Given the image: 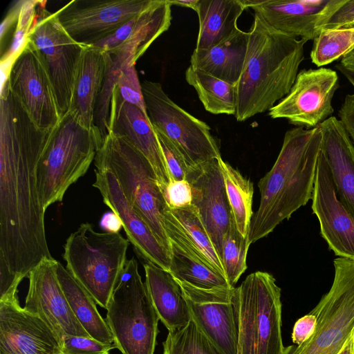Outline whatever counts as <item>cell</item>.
<instances>
[{"label":"cell","mask_w":354,"mask_h":354,"mask_svg":"<svg viewBox=\"0 0 354 354\" xmlns=\"http://www.w3.org/2000/svg\"><path fill=\"white\" fill-rule=\"evenodd\" d=\"M37 0H24L19 18L11 35L10 43L1 55V68L2 81L6 80L15 59L28 41L37 11Z\"/></svg>","instance_id":"8d00e7d4"},{"label":"cell","mask_w":354,"mask_h":354,"mask_svg":"<svg viewBox=\"0 0 354 354\" xmlns=\"http://www.w3.org/2000/svg\"><path fill=\"white\" fill-rule=\"evenodd\" d=\"M8 85L34 123L50 131L62 115L43 56L28 39L8 73Z\"/></svg>","instance_id":"7c38bea8"},{"label":"cell","mask_w":354,"mask_h":354,"mask_svg":"<svg viewBox=\"0 0 354 354\" xmlns=\"http://www.w3.org/2000/svg\"><path fill=\"white\" fill-rule=\"evenodd\" d=\"M339 0H245L247 8L272 28L307 41L314 40Z\"/></svg>","instance_id":"ffe728a7"},{"label":"cell","mask_w":354,"mask_h":354,"mask_svg":"<svg viewBox=\"0 0 354 354\" xmlns=\"http://www.w3.org/2000/svg\"><path fill=\"white\" fill-rule=\"evenodd\" d=\"M171 6H177L180 7L189 8L197 10L199 0H169Z\"/></svg>","instance_id":"c3c4849f"},{"label":"cell","mask_w":354,"mask_h":354,"mask_svg":"<svg viewBox=\"0 0 354 354\" xmlns=\"http://www.w3.org/2000/svg\"><path fill=\"white\" fill-rule=\"evenodd\" d=\"M171 5L162 0L152 19L133 37L119 47L109 52V61L104 86L95 113L94 124L104 139L107 134L110 103L124 64H136L150 45L167 31L171 21Z\"/></svg>","instance_id":"7402d4cb"},{"label":"cell","mask_w":354,"mask_h":354,"mask_svg":"<svg viewBox=\"0 0 354 354\" xmlns=\"http://www.w3.org/2000/svg\"><path fill=\"white\" fill-rule=\"evenodd\" d=\"M218 162L236 227L242 236L247 237L253 216V183L221 157Z\"/></svg>","instance_id":"d6a6232c"},{"label":"cell","mask_w":354,"mask_h":354,"mask_svg":"<svg viewBox=\"0 0 354 354\" xmlns=\"http://www.w3.org/2000/svg\"><path fill=\"white\" fill-rule=\"evenodd\" d=\"M23 3L24 0L15 1L1 22L0 28L1 50L3 47L4 43L8 41L10 32L12 31V34L13 32Z\"/></svg>","instance_id":"f6af8a7d"},{"label":"cell","mask_w":354,"mask_h":354,"mask_svg":"<svg viewBox=\"0 0 354 354\" xmlns=\"http://www.w3.org/2000/svg\"><path fill=\"white\" fill-rule=\"evenodd\" d=\"M352 351L353 354H354V330L352 335Z\"/></svg>","instance_id":"f5cc1de1"},{"label":"cell","mask_w":354,"mask_h":354,"mask_svg":"<svg viewBox=\"0 0 354 354\" xmlns=\"http://www.w3.org/2000/svg\"><path fill=\"white\" fill-rule=\"evenodd\" d=\"M94 164L96 169L109 170L114 174L131 207L169 252L164 223L169 206L145 156L127 138L108 131Z\"/></svg>","instance_id":"5b68a950"},{"label":"cell","mask_w":354,"mask_h":354,"mask_svg":"<svg viewBox=\"0 0 354 354\" xmlns=\"http://www.w3.org/2000/svg\"><path fill=\"white\" fill-rule=\"evenodd\" d=\"M164 223L169 241H175L192 250L208 265L225 275L219 255L193 205L175 209L168 207L165 212Z\"/></svg>","instance_id":"4316f807"},{"label":"cell","mask_w":354,"mask_h":354,"mask_svg":"<svg viewBox=\"0 0 354 354\" xmlns=\"http://www.w3.org/2000/svg\"><path fill=\"white\" fill-rule=\"evenodd\" d=\"M317 324V317L313 310L299 318L293 326L292 342L296 345H300L306 342L313 335Z\"/></svg>","instance_id":"ee69618b"},{"label":"cell","mask_w":354,"mask_h":354,"mask_svg":"<svg viewBox=\"0 0 354 354\" xmlns=\"http://www.w3.org/2000/svg\"><path fill=\"white\" fill-rule=\"evenodd\" d=\"M39 1L28 40L43 56L50 75L62 117L68 112L76 68L85 46L75 41L60 24L55 12Z\"/></svg>","instance_id":"8fae6325"},{"label":"cell","mask_w":354,"mask_h":354,"mask_svg":"<svg viewBox=\"0 0 354 354\" xmlns=\"http://www.w3.org/2000/svg\"><path fill=\"white\" fill-rule=\"evenodd\" d=\"M103 138L70 113L49 132L37 167L39 197L45 210L62 202L65 193L88 171Z\"/></svg>","instance_id":"277c9868"},{"label":"cell","mask_w":354,"mask_h":354,"mask_svg":"<svg viewBox=\"0 0 354 354\" xmlns=\"http://www.w3.org/2000/svg\"><path fill=\"white\" fill-rule=\"evenodd\" d=\"M169 272L175 279L205 289L232 287L225 275L208 265L192 250L175 241L169 240Z\"/></svg>","instance_id":"4dcf8cb0"},{"label":"cell","mask_w":354,"mask_h":354,"mask_svg":"<svg viewBox=\"0 0 354 354\" xmlns=\"http://www.w3.org/2000/svg\"><path fill=\"white\" fill-rule=\"evenodd\" d=\"M250 33L239 28L227 40L207 49H194L191 66L230 84L236 85L242 73Z\"/></svg>","instance_id":"83f0119b"},{"label":"cell","mask_w":354,"mask_h":354,"mask_svg":"<svg viewBox=\"0 0 354 354\" xmlns=\"http://www.w3.org/2000/svg\"><path fill=\"white\" fill-rule=\"evenodd\" d=\"M340 64L346 68L354 71V48L342 57Z\"/></svg>","instance_id":"681fc988"},{"label":"cell","mask_w":354,"mask_h":354,"mask_svg":"<svg viewBox=\"0 0 354 354\" xmlns=\"http://www.w3.org/2000/svg\"><path fill=\"white\" fill-rule=\"evenodd\" d=\"M135 64L127 63L122 66L115 86L124 100L135 105L147 115L141 83Z\"/></svg>","instance_id":"f35d334b"},{"label":"cell","mask_w":354,"mask_h":354,"mask_svg":"<svg viewBox=\"0 0 354 354\" xmlns=\"http://www.w3.org/2000/svg\"><path fill=\"white\" fill-rule=\"evenodd\" d=\"M156 133L164 156L170 180H186L189 167L187 165L184 158L169 139L157 131Z\"/></svg>","instance_id":"60d3db41"},{"label":"cell","mask_w":354,"mask_h":354,"mask_svg":"<svg viewBox=\"0 0 354 354\" xmlns=\"http://www.w3.org/2000/svg\"><path fill=\"white\" fill-rule=\"evenodd\" d=\"M162 346V354H223L192 319L183 327L169 331Z\"/></svg>","instance_id":"e575fe53"},{"label":"cell","mask_w":354,"mask_h":354,"mask_svg":"<svg viewBox=\"0 0 354 354\" xmlns=\"http://www.w3.org/2000/svg\"><path fill=\"white\" fill-rule=\"evenodd\" d=\"M239 295L237 354H282L281 288L270 273L247 276Z\"/></svg>","instance_id":"ba28073f"},{"label":"cell","mask_w":354,"mask_h":354,"mask_svg":"<svg viewBox=\"0 0 354 354\" xmlns=\"http://www.w3.org/2000/svg\"><path fill=\"white\" fill-rule=\"evenodd\" d=\"M339 354H353L352 351V336L347 342L344 348L341 350Z\"/></svg>","instance_id":"816d5d0a"},{"label":"cell","mask_w":354,"mask_h":354,"mask_svg":"<svg viewBox=\"0 0 354 354\" xmlns=\"http://www.w3.org/2000/svg\"><path fill=\"white\" fill-rule=\"evenodd\" d=\"M250 245L248 236L241 234L233 220L225 235L221 255L225 276L232 287H234L247 269L246 259Z\"/></svg>","instance_id":"d590c367"},{"label":"cell","mask_w":354,"mask_h":354,"mask_svg":"<svg viewBox=\"0 0 354 354\" xmlns=\"http://www.w3.org/2000/svg\"><path fill=\"white\" fill-rule=\"evenodd\" d=\"M161 1L155 0L149 8L129 19L111 35L91 44V46L106 53L119 47L149 23L156 14Z\"/></svg>","instance_id":"74e56055"},{"label":"cell","mask_w":354,"mask_h":354,"mask_svg":"<svg viewBox=\"0 0 354 354\" xmlns=\"http://www.w3.org/2000/svg\"><path fill=\"white\" fill-rule=\"evenodd\" d=\"M311 200L313 212L319 222L321 236L328 248L339 257L354 260V217L337 196L321 149Z\"/></svg>","instance_id":"e0dca14e"},{"label":"cell","mask_w":354,"mask_h":354,"mask_svg":"<svg viewBox=\"0 0 354 354\" xmlns=\"http://www.w3.org/2000/svg\"><path fill=\"white\" fill-rule=\"evenodd\" d=\"M106 310L116 348L122 354H153L160 319L135 258L127 260Z\"/></svg>","instance_id":"52a82bcc"},{"label":"cell","mask_w":354,"mask_h":354,"mask_svg":"<svg viewBox=\"0 0 354 354\" xmlns=\"http://www.w3.org/2000/svg\"><path fill=\"white\" fill-rule=\"evenodd\" d=\"M249 33L244 67L235 85L239 122L270 111L289 93L308 41L272 28L256 14Z\"/></svg>","instance_id":"3957f363"},{"label":"cell","mask_w":354,"mask_h":354,"mask_svg":"<svg viewBox=\"0 0 354 354\" xmlns=\"http://www.w3.org/2000/svg\"><path fill=\"white\" fill-rule=\"evenodd\" d=\"M354 48V28L322 30L314 39L310 53L317 66L327 65L344 57Z\"/></svg>","instance_id":"836d02e7"},{"label":"cell","mask_w":354,"mask_h":354,"mask_svg":"<svg viewBox=\"0 0 354 354\" xmlns=\"http://www.w3.org/2000/svg\"><path fill=\"white\" fill-rule=\"evenodd\" d=\"M339 86L337 73L330 68L301 70L289 93L270 109L269 115L316 127L333 113L332 100Z\"/></svg>","instance_id":"9a60e30c"},{"label":"cell","mask_w":354,"mask_h":354,"mask_svg":"<svg viewBox=\"0 0 354 354\" xmlns=\"http://www.w3.org/2000/svg\"><path fill=\"white\" fill-rule=\"evenodd\" d=\"M162 194L170 209H180L192 205V188L187 180H171Z\"/></svg>","instance_id":"b9f144b4"},{"label":"cell","mask_w":354,"mask_h":354,"mask_svg":"<svg viewBox=\"0 0 354 354\" xmlns=\"http://www.w3.org/2000/svg\"><path fill=\"white\" fill-rule=\"evenodd\" d=\"M336 68L346 77L349 82L354 86V71L344 68L340 64Z\"/></svg>","instance_id":"f907efd6"},{"label":"cell","mask_w":354,"mask_h":354,"mask_svg":"<svg viewBox=\"0 0 354 354\" xmlns=\"http://www.w3.org/2000/svg\"><path fill=\"white\" fill-rule=\"evenodd\" d=\"M141 87L153 129L173 143L189 167L221 157L207 124L176 104L160 83L144 80Z\"/></svg>","instance_id":"30bf717a"},{"label":"cell","mask_w":354,"mask_h":354,"mask_svg":"<svg viewBox=\"0 0 354 354\" xmlns=\"http://www.w3.org/2000/svg\"><path fill=\"white\" fill-rule=\"evenodd\" d=\"M354 28V0H339L327 20L320 26L322 30Z\"/></svg>","instance_id":"7bdbcfd3"},{"label":"cell","mask_w":354,"mask_h":354,"mask_svg":"<svg viewBox=\"0 0 354 354\" xmlns=\"http://www.w3.org/2000/svg\"><path fill=\"white\" fill-rule=\"evenodd\" d=\"M0 354H61V346L46 323L21 307L17 297L0 300Z\"/></svg>","instance_id":"44dd1931"},{"label":"cell","mask_w":354,"mask_h":354,"mask_svg":"<svg viewBox=\"0 0 354 354\" xmlns=\"http://www.w3.org/2000/svg\"><path fill=\"white\" fill-rule=\"evenodd\" d=\"M176 281L182 289L192 319L201 332L223 354H237V288L205 289Z\"/></svg>","instance_id":"4fadbf2b"},{"label":"cell","mask_w":354,"mask_h":354,"mask_svg":"<svg viewBox=\"0 0 354 354\" xmlns=\"http://www.w3.org/2000/svg\"><path fill=\"white\" fill-rule=\"evenodd\" d=\"M145 285L158 315L169 331L185 326L192 319L178 282L167 270L149 262L144 265Z\"/></svg>","instance_id":"484cf974"},{"label":"cell","mask_w":354,"mask_h":354,"mask_svg":"<svg viewBox=\"0 0 354 354\" xmlns=\"http://www.w3.org/2000/svg\"><path fill=\"white\" fill-rule=\"evenodd\" d=\"M57 275L73 313L89 336L104 344H114L111 331L91 294L59 262Z\"/></svg>","instance_id":"f546056e"},{"label":"cell","mask_w":354,"mask_h":354,"mask_svg":"<svg viewBox=\"0 0 354 354\" xmlns=\"http://www.w3.org/2000/svg\"><path fill=\"white\" fill-rule=\"evenodd\" d=\"M185 80L194 87L206 111L213 114L234 115L236 106L235 85L191 65L185 71Z\"/></svg>","instance_id":"1f68e13d"},{"label":"cell","mask_w":354,"mask_h":354,"mask_svg":"<svg viewBox=\"0 0 354 354\" xmlns=\"http://www.w3.org/2000/svg\"><path fill=\"white\" fill-rule=\"evenodd\" d=\"M155 0H73L55 12L67 33L77 42L91 45L111 35Z\"/></svg>","instance_id":"5bb4252c"},{"label":"cell","mask_w":354,"mask_h":354,"mask_svg":"<svg viewBox=\"0 0 354 354\" xmlns=\"http://www.w3.org/2000/svg\"><path fill=\"white\" fill-rule=\"evenodd\" d=\"M186 180L192 188V205L221 259L223 239L234 218L218 159L189 167Z\"/></svg>","instance_id":"ac0fdd59"},{"label":"cell","mask_w":354,"mask_h":354,"mask_svg":"<svg viewBox=\"0 0 354 354\" xmlns=\"http://www.w3.org/2000/svg\"><path fill=\"white\" fill-rule=\"evenodd\" d=\"M322 140L319 126L286 132L275 162L258 183L261 197L250 223V244L268 235L312 198Z\"/></svg>","instance_id":"7a4b0ae2"},{"label":"cell","mask_w":354,"mask_h":354,"mask_svg":"<svg viewBox=\"0 0 354 354\" xmlns=\"http://www.w3.org/2000/svg\"><path fill=\"white\" fill-rule=\"evenodd\" d=\"M101 226L106 230V232H118L122 223L117 215L113 212L104 214L100 221Z\"/></svg>","instance_id":"7dc6e473"},{"label":"cell","mask_w":354,"mask_h":354,"mask_svg":"<svg viewBox=\"0 0 354 354\" xmlns=\"http://www.w3.org/2000/svg\"><path fill=\"white\" fill-rule=\"evenodd\" d=\"M93 186L103 202L118 216L127 239L146 262L169 272L170 253L160 242L146 221L131 207L114 174L109 170L95 169Z\"/></svg>","instance_id":"d6986e66"},{"label":"cell","mask_w":354,"mask_h":354,"mask_svg":"<svg viewBox=\"0 0 354 354\" xmlns=\"http://www.w3.org/2000/svg\"><path fill=\"white\" fill-rule=\"evenodd\" d=\"M248 8L245 0H199V30L195 49H207L232 37L237 20Z\"/></svg>","instance_id":"f1b7e54d"},{"label":"cell","mask_w":354,"mask_h":354,"mask_svg":"<svg viewBox=\"0 0 354 354\" xmlns=\"http://www.w3.org/2000/svg\"><path fill=\"white\" fill-rule=\"evenodd\" d=\"M50 131L32 120L8 85L0 95V299L44 259L47 243L37 167Z\"/></svg>","instance_id":"6da1fadb"},{"label":"cell","mask_w":354,"mask_h":354,"mask_svg":"<svg viewBox=\"0 0 354 354\" xmlns=\"http://www.w3.org/2000/svg\"><path fill=\"white\" fill-rule=\"evenodd\" d=\"M58 261L44 259L28 274L24 308L41 318L59 343L66 336L90 337L73 313L57 275Z\"/></svg>","instance_id":"2e32d148"},{"label":"cell","mask_w":354,"mask_h":354,"mask_svg":"<svg viewBox=\"0 0 354 354\" xmlns=\"http://www.w3.org/2000/svg\"><path fill=\"white\" fill-rule=\"evenodd\" d=\"M61 354H109L114 344L102 343L91 337L66 336L60 342Z\"/></svg>","instance_id":"ab89813d"},{"label":"cell","mask_w":354,"mask_h":354,"mask_svg":"<svg viewBox=\"0 0 354 354\" xmlns=\"http://www.w3.org/2000/svg\"><path fill=\"white\" fill-rule=\"evenodd\" d=\"M108 131L127 138L145 156L162 192L170 178L156 133L148 115L124 100L116 86L111 99Z\"/></svg>","instance_id":"603a6c76"},{"label":"cell","mask_w":354,"mask_h":354,"mask_svg":"<svg viewBox=\"0 0 354 354\" xmlns=\"http://www.w3.org/2000/svg\"><path fill=\"white\" fill-rule=\"evenodd\" d=\"M108 61V53L87 45L76 68L68 112L90 129L96 128L95 109L104 86Z\"/></svg>","instance_id":"d4e9b609"},{"label":"cell","mask_w":354,"mask_h":354,"mask_svg":"<svg viewBox=\"0 0 354 354\" xmlns=\"http://www.w3.org/2000/svg\"><path fill=\"white\" fill-rule=\"evenodd\" d=\"M338 115L340 122L354 145V94L345 97Z\"/></svg>","instance_id":"bcb514c9"},{"label":"cell","mask_w":354,"mask_h":354,"mask_svg":"<svg viewBox=\"0 0 354 354\" xmlns=\"http://www.w3.org/2000/svg\"><path fill=\"white\" fill-rule=\"evenodd\" d=\"M329 291L312 310L317 317L313 335L282 354H339L354 330V260L337 257Z\"/></svg>","instance_id":"9c48e42d"},{"label":"cell","mask_w":354,"mask_h":354,"mask_svg":"<svg viewBox=\"0 0 354 354\" xmlns=\"http://www.w3.org/2000/svg\"><path fill=\"white\" fill-rule=\"evenodd\" d=\"M321 151L339 201L354 217V145L342 123L330 116L319 124Z\"/></svg>","instance_id":"cb8c5ba5"},{"label":"cell","mask_w":354,"mask_h":354,"mask_svg":"<svg viewBox=\"0 0 354 354\" xmlns=\"http://www.w3.org/2000/svg\"><path fill=\"white\" fill-rule=\"evenodd\" d=\"M129 244L119 232H99L84 223L64 245L67 270L105 309L127 260Z\"/></svg>","instance_id":"8992f818"}]
</instances>
